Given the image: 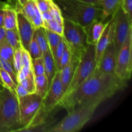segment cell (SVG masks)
<instances>
[{"label": "cell", "mask_w": 132, "mask_h": 132, "mask_svg": "<svg viewBox=\"0 0 132 132\" xmlns=\"http://www.w3.org/2000/svg\"><path fill=\"white\" fill-rule=\"evenodd\" d=\"M14 9L15 12H21L30 22L34 29L41 27H44V22L41 17V12L33 0H27L23 6L18 3Z\"/></svg>", "instance_id": "obj_13"}, {"label": "cell", "mask_w": 132, "mask_h": 132, "mask_svg": "<svg viewBox=\"0 0 132 132\" xmlns=\"http://www.w3.org/2000/svg\"><path fill=\"white\" fill-rule=\"evenodd\" d=\"M67 45L65 41H64V38L63 37V39H61V41L59 42V43L58 44L57 46L55 48V52H54V54H53V58H54V62H55V66H56L57 70L58 65H59V61H60L61 57L62 55H63V52L65 50V49L67 48Z\"/></svg>", "instance_id": "obj_28"}, {"label": "cell", "mask_w": 132, "mask_h": 132, "mask_svg": "<svg viewBox=\"0 0 132 132\" xmlns=\"http://www.w3.org/2000/svg\"><path fill=\"white\" fill-rule=\"evenodd\" d=\"M14 50L6 42V40L0 44V57L10 63L12 66L14 61Z\"/></svg>", "instance_id": "obj_22"}, {"label": "cell", "mask_w": 132, "mask_h": 132, "mask_svg": "<svg viewBox=\"0 0 132 132\" xmlns=\"http://www.w3.org/2000/svg\"><path fill=\"white\" fill-rule=\"evenodd\" d=\"M44 27L63 36V24H60L54 19L44 21Z\"/></svg>", "instance_id": "obj_31"}, {"label": "cell", "mask_w": 132, "mask_h": 132, "mask_svg": "<svg viewBox=\"0 0 132 132\" xmlns=\"http://www.w3.org/2000/svg\"><path fill=\"white\" fill-rule=\"evenodd\" d=\"M0 83L4 87L15 92L17 85L13 81L10 74L2 68H0Z\"/></svg>", "instance_id": "obj_25"}, {"label": "cell", "mask_w": 132, "mask_h": 132, "mask_svg": "<svg viewBox=\"0 0 132 132\" xmlns=\"http://www.w3.org/2000/svg\"><path fill=\"white\" fill-rule=\"evenodd\" d=\"M121 9L132 22V0H122Z\"/></svg>", "instance_id": "obj_36"}, {"label": "cell", "mask_w": 132, "mask_h": 132, "mask_svg": "<svg viewBox=\"0 0 132 132\" xmlns=\"http://www.w3.org/2000/svg\"><path fill=\"white\" fill-rule=\"evenodd\" d=\"M50 10L51 12L53 19L60 24H63V16L61 10L57 4L54 0H50Z\"/></svg>", "instance_id": "obj_27"}, {"label": "cell", "mask_w": 132, "mask_h": 132, "mask_svg": "<svg viewBox=\"0 0 132 132\" xmlns=\"http://www.w3.org/2000/svg\"><path fill=\"white\" fill-rule=\"evenodd\" d=\"M32 70L35 77L45 74V66L43 57L32 61Z\"/></svg>", "instance_id": "obj_29"}, {"label": "cell", "mask_w": 132, "mask_h": 132, "mask_svg": "<svg viewBox=\"0 0 132 132\" xmlns=\"http://www.w3.org/2000/svg\"><path fill=\"white\" fill-rule=\"evenodd\" d=\"M63 37L72 56L79 59L82 53L88 45L84 27L63 17Z\"/></svg>", "instance_id": "obj_6"}, {"label": "cell", "mask_w": 132, "mask_h": 132, "mask_svg": "<svg viewBox=\"0 0 132 132\" xmlns=\"http://www.w3.org/2000/svg\"><path fill=\"white\" fill-rule=\"evenodd\" d=\"M122 0H101L99 5L103 10L104 21L106 18L112 16L121 7Z\"/></svg>", "instance_id": "obj_18"}, {"label": "cell", "mask_w": 132, "mask_h": 132, "mask_svg": "<svg viewBox=\"0 0 132 132\" xmlns=\"http://www.w3.org/2000/svg\"><path fill=\"white\" fill-rule=\"evenodd\" d=\"M131 29L132 22L129 20L128 15L124 12L121 7L116 13L114 30H113V41L114 43L117 55Z\"/></svg>", "instance_id": "obj_10"}, {"label": "cell", "mask_w": 132, "mask_h": 132, "mask_svg": "<svg viewBox=\"0 0 132 132\" xmlns=\"http://www.w3.org/2000/svg\"><path fill=\"white\" fill-rule=\"evenodd\" d=\"M41 17H42V19L44 21H47L52 20L53 19L52 15L51 12L50 10H46V11L43 12L41 13Z\"/></svg>", "instance_id": "obj_41"}, {"label": "cell", "mask_w": 132, "mask_h": 132, "mask_svg": "<svg viewBox=\"0 0 132 132\" xmlns=\"http://www.w3.org/2000/svg\"><path fill=\"white\" fill-rule=\"evenodd\" d=\"M43 98L36 93L28 94L18 98L19 119L22 128L18 131H26L35 126H39L46 122H41L39 116Z\"/></svg>", "instance_id": "obj_5"}, {"label": "cell", "mask_w": 132, "mask_h": 132, "mask_svg": "<svg viewBox=\"0 0 132 132\" xmlns=\"http://www.w3.org/2000/svg\"><path fill=\"white\" fill-rule=\"evenodd\" d=\"M6 2L7 3L9 4L10 6H12V8H14V9L15 8L16 4L18 3V1H17V0H6Z\"/></svg>", "instance_id": "obj_44"}, {"label": "cell", "mask_w": 132, "mask_h": 132, "mask_svg": "<svg viewBox=\"0 0 132 132\" xmlns=\"http://www.w3.org/2000/svg\"><path fill=\"white\" fill-rule=\"evenodd\" d=\"M99 103H94L79 106L68 112L60 122L52 126L48 132H76L81 130L92 119Z\"/></svg>", "instance_id": "obj_4"}, {"label": "cell", "mask_w": 132, "mask_h": 132, "mask_svg": "<svg viewBox=\"0 0 132 132\" xmlns=\"http://www.w3.org/2000/svg\"><path fill=\"white\" fill-rule=\"evenodd\" d=\"M96 66L95 46V45H88L80 57L72 81L67 92L63 95L73 91L86 81L94 72Z\"/></svg>", "instance_id": "obj_7"}, {"label": "cell", "mask_w": 132, "mask_h": 132, "mask_svg": "<svg viewBox=\"0 0 132 132\" xmlns=\"http://www.w3.org/2000/svg\"><path fill=\"white\" fill-rule=\"evenodd\" d=\"M71 57H72V54H71V52L70 50V49L68 48V46H67V48L65 49V50L63 52V55H62L61 57L60 61H59V65L57 67V71H60L61 70L63 69L66 65L68 64V63H69L71 59Z\"/></svg>", "instance_id": "obj_34"}, {"label": "cell", "mask_w": 132, "mask_h": 132, "mask_svg": "<svg viewBox=\"0 0 132 132\" xmlns=\"http://www.w3.org/2000/svg\"><path fill=\"white\" fill-rule=\"evenodd\" d=\"M0 68H2L3 69L6 70V72L10 74V76H11V77L12 78L14 82H15L16 85L18 84L17 75L15 70H14V67H13V66L10 63H9V62L6 61V60L3 59L1 57H0Z\"/></svg>", "instance_id": "obj_32"}, {"label": "cell", "mask_w": 132, "mask_h": 132, "mask_svg": "<svg viewBox=\"0 0 132 132\" xmlns=\"http://www.w3.org/2000/svg\"><path fill=\"white\" fill-rule=\"evenodd\" d=\"M117 52L113 41H111L103 52L100 59L97 63L96 68L104 73H115Z\"/></svg>", "instance_id": "obj_11"}, {"label": "cell", "mask_w": 132, "mask_h": 132, "mask_svg": "<svg viewBox=\"0 0 132 132\" xmlns=\"http://www.w3.org/2000/svg\"><path fill=\"white\" fill-rule=\"evenodd\" d=\"M35 93L43 98L48 90V82L45 74L35 77Z\"/></svg>", "instance_id": "obj_21"}, {"label": "cell", "mask_w": 132, "mask_h": 132, "mask_svg": "<svg viewBox=\"0 0 132 132\" xmlns=\"http://www.w3.org/2000/svg\"><path fill=\"white\" fill-rule=\"evenodd\" d=\"M22 64L23 67H32V59L28 50L22 47Z\"/></svg>", "instance_id": "obj_38"}, {"label": "cell", "mask_w": 132, "mask_h": 132, "mask_svg": "<svg viewBox=\"0 0 132 132\" xmlns=\"http://www.w3.org/2000/svg\"><path fill=\"white\" fill-rule=\"evenodd\" d=\"M15 92L18 98L22 97H24L28 94V92L26 90V89L19 82H18V84H17Z\"/></svg>", "instance_id": "obj_39"}, {"label": "cell", "mask_w": 132, "mask_h": 132, "mask_svg": "<svg viewBox=\"0 0 132 132\" xmlns=\"http://www.w3.org/2000/svg\"><path fill=\"white\" fill-rule=\"evenodd\" d=\"M3 27L5 30H17V13L8 3L4 10Z\"/></svg>", "instance_id": "obj_19"}, {"label": "cell", "mask_w": 132, "mask_h": 132, "mask_svg": "<svg viewBox=\"0 0 132 132\" xmlns=\"http://www.w3.org/2000/svg\"><path fill=\"white\" fill-rule=\"evenodd\" d=\"M61 10L63 16L86 27L95 20L104 22L100 5L86 3L79 0H54Z\"/></svg>", "instance_id": "obj_2"}, {"label": "cell", "mask_w": 132, "mask_h": 132, "mask_svg": "<svg viewBox=\"0 0 132 132\" xmlns=\"http://www.w3.org/2000/svg\"><path fill=\"white\" fill-rule=\"evenodd\" d=\"M79 1L94 5H99V3L101 2V0H79Z\"/></svg>", "instance_id": "obj_43"}, {"label": "cell", "mask_w": 132, "mask_h": 132, "mask_svg": "<svg viewBox=\"0 0 132 132\" xmlns=\"http://www.w3.org/2000/svg\"><path fill=\"white\" fill-rule=\"evenodd\" d=\"M33 73V70L32 67H22L20 70L16 73L17 75V81L18 82H20L24 78L28 77L30 75L32 74Z\"/></svg>", "instance_id": "obj_35"}, {"label": "cell", "mask_w": 132, "mask_h": 132, "mask_svg": "<svg viewBox=\"0 0 132 132\" xmlns=\"http://www.w3.org/2000/svg\"><path fill=\"white\" fill-rule=\"evenodd\" d=\"M42 57L43 59L44 66H45V74L47 78L49 87V85L51 83L54 76L57 72V70L50 49L46 50L45 52L43 53Z\"/></svg>", "instance_id": "obj_17"}, {"label": "cell", "mask_w": 132, "mask_h": 132, "mask_svg": "<svg viewBox=\"0 0 132 132\" xmlns=\"http://www.w3.org/2000/svg\"><path fill=\"white\" fill-rule=\"evenodd\" d=\"M106 23L99 20H95L84 27L86 35L88 45H95L100 38L105 27Z\"/></svg>", "instance_id": "obj_15"}, {"label": "cell", "mask_w": 132, "mask_h": 132, "mask_svg": "<svg viewBox=\"0 0 132 132\" xmlns=\"http://www.w3.org/2000/svg\"><path fill=\"white\" fill-rule=\"evenodd\" d=\"M28 51L29 52L32 61L37 59L39 57H41L43 55V52L41 50V47L39 46V44L37 43L34 35L30 41V43Z\"/></svg>", "instance_id": "obj_26"}, {"label": "cell", "mask_w": 132, "mask_h": 132, "mask_svg": "<svg viewBox=\"0 0 132 132\" xmlns=\"http://www.w3.org/2000/svg\"><path fill=\"white\" fill-rule=\"evenodd\" d=\"M116 13L110 17V19L106 23L105 27L103 32L102 33L100 38L98 40L95 45V59L96 62L99 61L103 54V52L109 43L113 40V30H114L115 19H116Z\"/></svg>", "instance_id": "obj_14"}, {"label": "cell", "mask_w": 132, "mask_h": 132, "mask_svg": "<svg viewBox=\"0 0 132 132\" xmlns=\"http://www.w3.org/2000/svg\"><path fill=\"white\" fill-rule=\"evenodd\" d=\"M19 83L21 84L22 86L26 89L28 94H33L36 91V86H35V76L34 73L30 75L28 77L24 78Z\"/></svg>", "instance_id": "obj_30"}, {"label": "cell", "mask_w": 132, "mask_h": 132, "mask_svg": "<svg viewBox=\"0 0 132 132\" xmlns=\"http://www.w3.org/2000/svg\"><path fill=\"white\" fill-rule=\"evenodd\" d=\"M127 81L121 79L116 73H104L95 68L92 74L73 91L63 95L57 107L68 112L79 106L89 103L101 104L127 86Z\"/></svg>", "instance_id": "obj_1"}, {"label": "cell", "mask_w": 132, "mask_h": 132, "mask_svg": "<svg viewBox=\"0 0 132 132\" xmlns=\"http://www.w3.org/2000/svg\"><path fill=\"white\" fill-rule=\"evenodd\" d=\"M5 39L14 50L21 46L18 30H6Z\"/></svg>", "instance_id": "obj_23"}, {"label": "cell", "mask_w": 132, "mask_h": 132, "mask_svg": "<svg viewBox=\"0 0 132 132\" xmlns=\"http://www.w3.org/2000/svg\"><path fill=\"white\" fill-rule=\"evenodd\" d=\"M1 87H2V85L0 83V103H1Z\"/></svg>", "instance_id": "obj_45"}, {"label": "cell", "mask_w": 132, "mask_h": 132, "mask_svg": "<svg viewBox=\"0 0 132 132\" xmlns=\"http://www.w3.org/2000/svg\"><path fill=\"white\" fill-rule=\"evenodd\" d=\"M13 67L15 73H18L21 67L22 64V46L17 50H14V61H13Z\"/></svg>", "instance_id": "obj_33"}, {"label": "cell", "mask_w": 132, "mask_h": 132, "mask_svg": "<svg viewBox=\"0 0 132 132\" xmlns=\"http://www.w3.org/2000/svg\"><path fill=\"white\" fill-rule=\"evenodd\" d=\"M79 60V59H77V58L72 55L70 61L68 63V64L59 71L63 95L67 92L70 83L72 81V79L73 77V73H74L75 70H76V66L78 63Z\"/></svg>", "instance_id": "obj_16"}, {"label": "cell", "mask_w": 132, "mask_h": 132, "mask_svg": "<svg viewBox=\"0 0 132 132\" xmlns=\"http://www.w3.org/2000/svg\"><path fill=\"white\" fill-rule=\"evenodd\" d=\"M132 72V29L122 44L116 58L115 73L121 79L129 81Z\"/></svg>", "instance_id": "obj_9"}, {"label": "cell", "mask_w": 132, "mask_h": 132, "mask_svg": "<svg viewBox=\"0 0 132 132\" xmlns=\"http://www.w3.org/2000/svg\"><path fill=\"white\" fill-rule=\"evenodd\" d=\"M7 3L6 1H0V27H3V21L4 10Z\"/></svg>", "instance_id": "obj_40"}, {"label": "cell", "mask_w": 132, "mask_h": 132, "mask_svg": "<svg viewBox=\"0 0 132 132\" xmlns=\"http://www.w3.org/2000/svg\"><path fill=\"white\" fill-rule=\"evenodd\" d=\"M41 12L50 10V0H33Z\"/></svg>", "instance_id": "obj_37"}, {"label": "cell", "mask_w": 132, "mask_h": 132, "mask_svg": "<svg viewBox=\"0 0 132 132\" xmlns=\"http://www.w3.org/2000/svg\"><path fill=\"white\" fill-rule=\"evenodd\" d=\"M46 37H47L48 44V47L51 52L52 54H54L55 52V48L57 46L58 44L59 43L61 39H63V36L53 31L50 30L46 28Z\"/></svg>", "instance_id": "obj_24"}, {"label": "cell", "mask_w": 132, "mask_h": 132, "mask_svg": "<svg viewBox=\"0 0 132 132\" xmlns=\"http://www.w3.org/2000/svg\"><path fill=\"white\" fill-rule=\"evenodd\" d=\"M63 88L60 79L59 72L57 71L49 85L45 96L43 98L42 106L40 113V121L45 122L52 112L57 107L58 103L63 96Z\"/></svg>", "instance_id": "obj_8"}, {"label": "cell", "mask_w": 132, "mask_h": 132, "mask_svg": "<svg viewBox=\"0 0 132 132\" xmlns=\"http://www.w3.org/2000/svg\"><path fill=\"white\" fill-rule=\"evenodd\" d=\"M17 13V30L23 48L28 50L30 43L33 37L34 28L21 12Z\"/></svg>", "instance_id": "obj_12"}, {"label": "cell", "mask_w": 132, "mask_h": 132, "mask_svg": "<svg viewBox=\"0 0 132 132\" xmlns=\"http://www.w3.org/2000/svg\"><path fill=\"white\" fill-rule=\"evenodd\" d=\"M22 128L15 92L2 86L0 103V132L18 131Z\"/></svg>", "instance_id": "obj_3"}, {"label": "cell", "mask_w": 132, "mask_h": 132, "mask_svg": "<svg viewBox=\"0 0 132 132\" xmlns=\"http://www.w3.org/2000/svg\"><path fill=\"white\" fill-rule=\"evenodd\" d=\"M6 38V30L3 27H0V44L5 41Z\"/></svg>", "instance_id": "obj_42"}, {"label": "cell", "mask_w": 132, "mask_h": 132, "mask_svg": "<svg viewBox=\"0 0 132 132\" xmlns=\"http://www.w3.org/2000/svg\"><path fill=\"white\" fill-rule=\"evenodd\" d=\"M34 36L36 38L37 43L41 47L43 53L45 52L46 50H49L48 44L47 37L46 34V28L43 27L36 28L34 32Z\"/></svg>", "instance_id": "obj_20"}]
</instances>
